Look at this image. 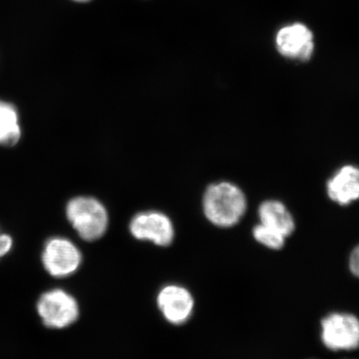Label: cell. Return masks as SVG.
<instances>
[{
  "label": "cell",
  "mask_w": 359,
  "mask_h": 359,
  "mask_svg": "<svg viewBox=\"0 0 359 359\" xmlns=\"http://www.w3.org/2000/svg\"><path fill=\"white\" fill-rule=\"evenodd\" d=\"M347 266H348V271L351 276L359 280V244L351 250L348 259H347Z\"/></svg>",
  "instance_id": "cell-13"
},
{
  "label": "cell",
  "mask_w": 359,
  "mask_h": 359,
  "mask_svg": "<svg viewBox=\"0 0 359 359\" xmlns=\"http://www.w3.org/2000/svg\"><path fill=\"white\" fill-rule=\"evenodd\" d=\"M321 341L332 351L359 348V318L347 311H334L321 320Z\"/></svg>",
  "instance_id": "cell-3"
},
{
  "label": "cell",
  "mask_w": 359,
  "mask_h": 359,
  "mask_svg": "<svg viewBox=\"0 0 359 359\" xmlns=\"http://www.w3.org/2000/svg\"><path fill=\"white\" fill-rule=\"evenodd\" d=\"M74 1H77V2H85V1H89V0H74Z\"/></svg>",
  "instance_id": "cell-15"
},
{
  "label": "cell",
  "mask_w": 359,
  "mask_h": 359,
  "mask_svg": "<svg viewBox=\"0 0 359 359\" xmlns=\"http://www.w3.org/2000/svg\"><path fill=\"white\" fill-rule=\"evenodd\" d=\"M21 137L18 113L13 104L0 100V145L11 147Z\"/></svg>",
  "instance_id": "cell-11"
},
{
  "label": "cell",
  "mask_w": 359,
  "mask_h": 359,
  "mask_svg": "<svg viewBox=\"0 0 359 359\" xmlns=\"http://www.w3.org/2000/svg\"><path fill=\"white\" fill-rule=\"evenodd\" d=\"M66 214L78 235L85 241L98 240L107 230V211L93 198L78 197L71 200Z\"/></svg>",
  "instance_id": "cell-2"
},
{
  "label": "cell",
  "mask_w": 359,
  "mask_h": 359,
  "mask_svg": "<svg viewBox=\"0 0 359 359\" xmlns=\"http://www.w3.org/2000/svg\"><path fill=\"white\" fill-rule=\"evenodd\" d=\"M276 43L283 57L301 62L311 60L314 51L313 33L302 23H294L280 29Z\"/></svg>",
  "instance_id": "cell-6"
},
{
  "label": "cell",
  "mask_w": 359,
  "mask_h": 359,
  "mask_svg": "<svg viewBox=\"0 0 359 359\" xmlns=\"http://www.w3.org/2000/svg\"><path fill=\"white\" fill-rule=\"evenodd\" d=\"M328 199L340 207L359 202V166L344 164L335 170L327 182Z\"/></svg>",
  "instance_id": "cell-8"
},
{
  "label": "cell",
  "mask_w": 359,
  "mask_h": 359,
  "mask_svg": "<svg viewBox=\"0 0 359 359\" xmlns=\"http://www.w3.org/2000/svg\"><path fill=\"white\" fill-rule=\"evenodd\" d=\"M13 247V238L8 235L0 236V257L6 256Z\"/></svg>",
  "instance_id": "cell-14"
},
{
  "label": "cell",
  "mask_w": 359,
  "mask_h": 359,
  "mask_svg": "<svg viewBox=\"0 0 359 359\" xmlns=\"http://www.w3.org/2000/svg\"><path fill=\"white\" fill-rule=\"evenodd\" d=\"M252 233L259 244L273 250L282 249L285 245V238H287L283 233H278V231L263 224L255 226Z\"/></svg>",
  "instance_id": "cell-12"
},
{
  "label": "cell",
  "mask_w": 359,
  "mask_h": 359,
  "mask_svg": "<svg viewBox=\"0 0 359 359\" xmlns=\"http://www.w3.org/2000/svg\"><path fill=\"white\" fill-rule=\"evenodd\" d=\"M203 209L212 224L229 228L238 223L244 216L247 199L238 186L222 182L210 186L205 191Z\"/></svg>",
  "instance_id": "cell-1"
},
{
  "label": "cell",
  "mask_w": 359,
  "mask_h": 359,
  "mask_svg": "<svg viewBox=\"0 0 359 359\" xmlns=\"http://www.w3.org/2000/svg\"><path fill=\"white\" fill-rule=\"evenodd\" d=\"M261 224L283 233L285 238L292 235L295 230L294 217L287 208L278 201H266L259 209Z\"/></svg>",
  "instance_id": "cell-10"
},
{
  "label": "cell",
  "mask_w": 359,
  "mask_h": 359,
  "mask_svg": "<svg viewBox=\"0 0 359 359\" xmlns=\"http://www.w3.org/2000/svg\"><path fill=\"white\" fill-rule=\"evenodd\" d=\"M42 262L51 276L62 278L74 273L81 263V254L70 241L54 238L45 245Z\"/></svg>",
  "instance_id": "cell-7"
},
{
  "label": "cell",
  "mask_w": 359,
  "mask_h": 359,
  "mask_svg": "<svg viewBox=\"0 0 359 359\" xmlns=\"http://www.w3.org/2000/svg\"><path fill=\"white\" fill-rule=\"evenodd\" d=\"M158 306L163 316L173 325H182L192 316L194 299L185 287L168 285L158 295Z\"/></svg>",
  "instance_id": "cell-9"
},
{
  "label": "cell",
  "mask_w": 359,
  "mask_h": 359,
  "mask_svg": "<svg viewBox=\"0 0 359 359\" xmlns=\"http://www.w3.org/2000/svg\"><path fill=\"white\" fill-rule=\"evenodd\" d=\"M130 231L134 238L149 241L161 247L171 244L175 237L171 219L166 215L155 211L137 214L130 223Z\"/></svg>",
  "instance_id": "cell-5"
},
{
  "label": "cell",
  "mask_w": 359,
  "mask_h": 359,
  "mask_svg": "<svg viewBox=\"0 0 359 359\" xmlns=\"http://www.w3.org/2000/svg\"><path fill=\"white\" fill-rule=\"evenodd\" d=\"M37 311L45 327L65 328L79 318V306L72 295L62 290L45 292L37 304Z\"/></svg>",
  "instance_id": "cell-4"
}]
</instances>
